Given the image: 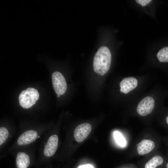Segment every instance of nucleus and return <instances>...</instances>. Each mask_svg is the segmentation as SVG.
Here are the masks:
<instances>
[{
  "label": "nucleus",
  "mask_w": 168,
  "mask_h": 168,
  "mask_svg": "<svg viewBox=\"0 0 168 168\" xmlns=\"http://www.w3.org/2000/svg\"><path fill=\"white\" fill-rule=\"evenodd\" d=\"M35 145L16 149L10 154L15 160L16 168H28L35 160Z\"/></svg>",
  "instance_id": "4"
},
{
  "label": "nucleus",
  "mask_w": 168,
  "mask_h": 168,
  "mask_svg": "<svg viewBox=\"0 0 168 168\" xmlns=\"http://www.w3.org/2000/svg\"><path fill=\"white\" fill-rule=\"evenodd\" d=\"M91 130V126L88 123H83L77 126L74 131V137L77 142H81L88 136Z\"/></svg>",
  "instance_id": "9"
},
{
  "label": "nucleus",
  "mask_w": 168,
  "mask_h": 168,
  "mask_svg": "<svg viewBox=\"0 0 168 168\" xmlns=\"http://www.w3.org/2000/svg\"><path fill=\"white\" fill-rule=\"evenodd\" d=\"M163 162L162 157L159 155L153 156L145 164V168H155L158 166L161 165Z\"/></svg>",
  "instance_id": "12"
},
{
  "label": "nucleus",
  "mask_w": 168,
  "mask_h": 168,
  "mask_svg": "<svg viewBox=\"0 0 168 168\" xmlns=\"http://www.w3.org/2000/svg\"><path fill=\"white\" fill-rule=\"evenodd\" d=\"M166 168H168V162L166 165Z\"/></svg>",
  "instance_id": "18"
},
{
  "label": "nucleus",
  "mask_w": 168,
  "mask_h": 168,
  "mask_svg": "<svg viewBox=\"0 0 168 168\" xmlns=\"http://www.w3.org/2000/svg\"><path fill=\"white\" fill-rule=\"evenodd\" d=\"M52 127V124H21L16 139L4 155L10 154L19 148L35 145Z\"/></svg>",
  "instance_id": "1"
},
{
  "label": "nucleus",
  "mask_w": 168,
  "mask_h": 168,
  "mask_svg": "<svg viewBox=\"0 0 168 168\" xmlns=\"http://www.w3.org/2000/svg\"><path fill=\"white\" fill-rule=\"evenodd\" d=\"M166 121L167 124L168 125V116L166 117Z\"/></svg>",
  "instance_id": "17"
},
{
  "label": "nucleus",
  "mask_w": 168,
  "mask_h": 168,
  "mask_svg": "<svg viewBox=\"0 0 168 168\" xmlns=\"http://www.w3.org/2000/svg\"><path fill=\"white\" fill-rule=\"evenodd\" d=\"M78 168H94V167L91 165L87 164L80 166Z\"/></svg>",
  "instance_id": "16"
},
{
  "label": "nucleus",
  "mask_w": 168,
  "mask_h": 168,
  "mask_svg": "<svg viewBox=\"0 0 168 168\" xmlns=\"http://www.w3.org/2000/svg\"><path fill=\"white\" fill-rule=\"evenodd\" d=\"M60 97V95H58V97Z\"/></svg>",
  "instance_id": "19"
},
{
  "label": "nucleus",
  "mask_w": 168,
  "mask_h": 168,
  "mask_svg": "<svg viewBox=\"0 0 168 168\" xmlns=\"http://www.w3.org/2000/svg\"><path fill=\"white\" fill-rule=\"evenodd\" d=\"M138 82L133 77H125L120 83V91L127 94L135 89L138 86Z\"/></svg>",
  "instance_id": "10"
},
{
  "label": "nucleus",
  "mask_w": 168,
  "mask_h": 168,
  "mask_svg": "<svg viewBox=\"0 0 168 168\" xmlns=\"http://www.w3.org/2000/svg\"><path fill=\"white\" fill-rule=\"evenodd\" d=\"M111 61V55L106 47H100L96 53L93 60V66L95 72L104 75L109 70Z\"/></svg>",
  "instance_id": "3"
},
{
  "label": "nucleus",
  "mask_w": 168,
  "mask_h": 168,
  "mask_svg": "<svg viewBox=\"0 0 168 168\" xmlns=\"http://www.w3.org/2000/svg\"><path fill=\"white\" fill-rule=\"evenodd\" d=\"M39 97L38 91L35 88L28 87L23 90L19 96L20 105L23 109L30 108L35 104Z\"/></svg>",
  "instance_id": "6"
},
{
  "label": "nucleus",
  "mask_w": 168,
  "mask_h": 168,
  "mask_svg": "<svg viewBox=\"0 0 168 168\" xmlns=\"http://www.w3.org/2000/svg\"><path fill=\"white\" fill-rule=\"evenodd\" d=\"M53 88L56 94L62 95L65 92L67 85L65 78L63 74L58 71L54 72L52 75Z\"/></svg>",
  "instance_id": "7"
},
{
  "label": "nucleus",
  "mask_w": 168,
  "mask_h": 168,
  "mask_svg": "<svg viewBox=\"0 0 168 168\" xmlns=\"http://www.w3.org/2000/svg\"><path fill=\"white\" fill-rule=\"evenodd\" d=\"M17 132V128L9 123H1L0 126V155H4L6 149Z\"/></svg>",
  "instance_id": "5"
},
{
  "label": "nucleus",
  "mask_w": 168,
  "mask_h": 168,
  "mask_svg": "<svg viewBox=\"0 0 168 168\" xmlns=\"http://www.w3.org/2000/svg\"><path fill=\"white\" fill-rule=\"evenodd\" d=\"M57 129L52 127L41 139L38 149V164H44L49 162L55 154L58 148L59 141Z\"/></svg>",
  "instance_id": "2"
},
{
  "label": "nucleus",
  "mask_w": 168,
  "mask_h": 168,
  "mask_svg": "<svg viewBox=\"0 0 168 168\" xmlns=\"http://www.w3.org/2000/svg\"><path fill=\"white\" fill-rule=\"evenodd\" d=\"M157 57L161 62H168V46L160 49L157 54Z\"/></svg>",
  "instance_id": "13"
},
{
  "label": "nucleus",
  "mask_w": 168,
  "mask_h": 168,
  "mask_svg": "<svg viewBox=\"0 0 168 168\" xmlns=\"http://www.w3.org/2000/svg\"><path fill=\"white\" fill-rule=\"evenodd\" d=\"M114 138L117 143L121 147H124L126 144L125 139L119 132L115 131L114 133Z\"/></svg>",
  "instance_id": "14"
},
{
  "label": "nucleus",
  "mask_w": 168,
  "mask_h": 168,
  "mask_svg": "<svg viewBox=\"0 0 168 168\" xmlns=\"http://www.w3.org/2000/svg\"><path fill=\"white\" fill-rule=\"evenodd\" d=\"M155 147L153 141L148 139H144L137 144V150L139 155H143L152 151Z\"/></svg>",
  "instance_id": "11"
},
{
  "label": "nucleus",
  "mask_w": 168,
  "mask_h": 168,
  "mask_svg": "<svg viewBox=\"0 0 168 168\" xmlns=\"http://www.w3.org/2000/svg\"><path fill=\"white\" fill-rule=\"evenodd\" d=\"M136 1L142 6H144L150 2L151 0H137Z\"/></svg>",
  "instance_id": "15"
},
{
  "label": "nucleus",
  "mask_w": 168,
  "mask_h": 168,
  "mask_svg": "<svg viewBox=\"0 0 168 168\" xmlns=\"http://www.w3.org/2000/svg\"><path fill=\"white\" fill-rule=\"evenodd\" d=\"M154 106V99L151 96H147L139 102L137 108V111L140 116H145L152 112Z\"/></svg>",
  "instance_id": "8"
}]
</instances>
